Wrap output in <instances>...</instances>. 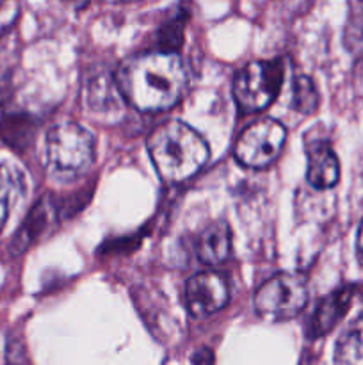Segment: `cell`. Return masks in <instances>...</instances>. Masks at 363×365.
<instances>
[{"label": "cell", "mask_w": 363, "mask_h": 365, "mask_svg": "<svg viewBox=\"0 0 363 365\" xmlns=\"http://www.w3.org/2000/svg\"><path fill=\"white\" fill-rule=\"evenodd\" d=\"M116 84L121 96L142 113L173 107L187 84V71L177 52H146L120 64Z\"/></svg>", "instance_id": "1"}, {"label": "cell", "mask_w": 363, "mask_h": 365, "mask_svg": "<svg viewBox=\"0 0 363 365\" xmlns=\"http://www.w3.org/2000/svg\"><path fill=\"white\" fill-rule=\"evenodd\" d=\"M148 152L166 182H184L205 166L210 155L205 139L182 121L160 125L148 139Z\"/></svg>", "instance_id": "2"}, {"label": "cell", "mask_w": 363, "mask_h": 365, "mask_svg": "<svg viewBox=\"0 0 363 365\" xmlns=\"http://www.w3.org/2000/svg\"><path fill=\"white\" fill-rule=\"evenodd\" d=\"M46 166L63 180L80 177L95 160V138L75 121H60L46 134Z\"/></svg>", "instance_id": "3"}, {"label": "cell", "mask_w": 363, "mask_h": 365, "mask_svg": "<svg viewBox=\"0 0 363 365\" xmlns=\"http://www.w3.org/2000/svg\"><path fill=\"white\" fill-rule=\"evenodd\" d=\"M283 82L281 59L253 61L246 64L233 81V96L246 113H256L273 103Z\"/></svg>", "instance_id": "4"}, {"label": "cell", "mask_w": 363, "mask_h": 365, "mask_svg": "<svg viewBox=\"0 0 363 365\" xmlns=\"http://www.w3.org/2000/svg\"><path fill=\"white\" fill-rule=\"evenodd\" d=\"M308 302V287L302 274L280 273L265 282L255 294V310L269 321L298 316Z\"/></svg>", "instance_id": "5"}, {"label": "cell", "mask_w": 363, "mask_h": 365, "mask_svg": "<svg viewBox=\"0 0 363 365\" xmlns=\"http://www.w3.org/2000/svg\"><path fill=\"white\" fill-rule=\"evenodd\" d=\"M285 139L287 130L280 121L260 118L238 135L235 143V157L242 166L262 170L276 160Z\"/></svg>", "instance_id": "6"}, {"label": "cell", "mask_w": 363, "mask_h": 365, "mask_svg": "<svg viewBox=\"0 0 363 365\" xmlns=\"http://www.w3.org/2000/svg\"><path fill=\"white\" fill-rule=\"evenodd\" d=\"M230 298L226 280L219 273L205 271L189 278L185 285V303L192 316L205 317L223 309Z\"/></svg>", "instance_id": "7"}, {"label": "cell", "mask_w": 363, "mask_h": 365, "mask_svg": "<svg viewBox=\"0 0 363 365\" xmlns=\"http://www.w3.org/2000/svg\"><path fill=\"white\" fill-rule=\"evenodd\" d=\"M308 168H306V180L315 189L333 187L340 177V164L337 155L327 143H312L306 148Z\"/></svg>", "instance_id": "8"}, {"label": "cell", "mask_w": 363, "mask_h": 365, "mask_svg": "<svg viewBox=\"0 0 363 365\" xmlns=\"http://www.w3.org/2000/svg\"><path fill=\"white\" fill-rule=\"evenodd\" d=\"M352 292H354L352 287L337 289L319 303L312 317V323H310V337H320L337 327L338 321L345 316L351 307Z\"/></svg>", "instance_id": "9"}, {"label": "cell", "mask_w": 363, "mask_h": 365, "mask_svg": "<svg viewBox=\"0 0 363 365\" xmlns=\"http://www.w3.org/2000/svg\"><path fill=\"white\" fill-rule=\"evenodd\" d=\"M231 230L226 221H216L199 234L196 242L198 259L206 266H217L230 257Z\"/></svg>", "instance_id": "10"}, {"label": "cell", "mask_w": 363, "mask_h": 365, "mask_svg": "<svg viewBox=\"0 0 363 365\" xmlns=\"http://www.w3.org/2000/svg\"><path fill=\"white\" fill-rule=\"evenodd\" d=\"M85 103L93 113H114L121 109V93L116 77L96 71L85 84Z\"/></svg>", "instance_id": "11"}, {"label": "cell", "mask_w": 363, "mask_h": 365, "mask_svg": "<svg viewBox=\"0 0 363 365\" xmlns=\"http://www.w3.org/2000/svg\"><path fill=\"white\" fill-rule=\"evenodd\" d=\"M335 365H363V319L354 321L338 337Z\"/></svg>", "instance_id": "12"}, {"label": "cell", "mask_w": 363, "mask_h": 365, "mask_svg": "<svg viewBox=\"0 0 363 365\" xmlns=\"http://www.w3.org/2000/svg\"><path fill=\"white\" fill-rule=\"evenodd\" d=\"M52 217V209H50L48 202H41L31 210L28 217L25 220V223L21 225V228L18 230L16 237L13 241V250L14 253H21L23 250H27L32 245L38 235L43 234L46 227H48V221Z\"/></svg>", "instance_id": "13"}, {"label": "cell", "mask_w": 363, "mask_h": 365, "mask_svg": "<svg viewBox=\"0 0 363 365\" xmlns=\"http://www.w3.org/2000/svg\"><path fill=\"white\" fill-rule=\"evenodd\" d=\"M319 107V91L306 75H299L292 82V109L301 114H313Z\"/></svg>", "instance_id": "14"}, {"label": "cell", "mask_w": 363, "mask_h": 365, "mask_svg": "<svg viewBox=\"0 0 363 365\" xmlns=\"http://www.w3.org/2000/svg\"><path fill=\"white\" fill-rule=\"evenodd\" d=\"M18 189H20V182H18L14 171L6 164H0V230L9 217Z\"/></svg>", "instance_id": "15"}, {"label": "cell", "mask_w": 363, "mask_h": 365, "mask_svg": "<svg viewBox=\"0 0 363 365\" xmlns=\"http://www.w3.org/2000/svg\"><path fill=\"white\" fill-rule=\"evenodd\" d=\"M182 39H184V21H182V16L167 21L160 29V46H162V52L174 53V50L180 46Z\"/></svg>", "instance_id": "16"}, {"label": "cell", "mask_w": 363, "mask_h": 365, "mask_svg": "<svg viewBox=\"0 0 363 365\" xmlns=\"http://www.w3.org/2000/svg\"><path fill=\"white\" fill-rule=\"evenodd\" d=\"M192 365H214V353L209 348H201L192 355Z\"/></svg>", "instance_id": "17"}, {"label": "cell", "mask_w": 363, "mask_h": 365, "mask_svg": "<svg viewBox=\"0 0 363 365\" xmlns=\"http://www.w3.org/2000/svg\"><path fill=\"white\" fill-rule=\"evenodd\" d=\"M356 252H358L359 262L363 264V223H362V227H359V232H358V245H356Z\"/></svg>", "instance_id": "18"}]
</instances>
